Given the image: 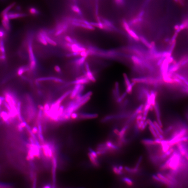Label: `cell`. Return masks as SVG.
I'll return each instance as SVG.
<instances>
[{"mask_svg":"<svg viewBox=\"0 0 188 188\" xmlns=\"http://www.w3.org/2000/svg\"><path fill=\"white\" fill-rule=\"evenodd\" d=\"M180 155L177 152H173L171 157L161 166L162 170L170 169L173 173H176L181 165Z\"/></svg>","mask_w":188,"mask_h":188,"instance_id":"1","label":"cell"},{"mask_svg":"<svg viewBox=\"0 0 188 188\" xmlns=\"http://www.w3.org/2000/svg\"><path fill=\"white\" fill-rule=\"evenodd\" d=\"M4 94L6 102L10 106L12 112L17 115L16 105L19 100L16 94L10 90H7L4 92Z\"/></svg>","mask_w":188,"mask_h":188,"instance_id":"2","label":"cell"},{"mask_svg":"<svg viewBox=\"0 0 188 188\" xmlns=\"http://www.w3.org/2000/svg\"><path fill=\"white\" fill-rule=\"evenodd\" d=\"M26 100L27 105L25 109V113L27 120L28 122H30L35 117L36 109L32 97L29 95H27L26 97Z\"/></svg>","mask_w":188,"mask_h":188,"instance_id":"3","label":"cell"},{"mask_svg":"<svg viewBox=\"0 0 188 188\" xmlns=\"http://www.w3.org/2000/svg\"><path fill=\"white\" fill-rule=\"evenodd\" d=\"M28 51L29 59L30 70L33 71L35 70L37 65L36 59L33 52L32 46V40L30 38L28 41Z\"/></svg>","mask_w":188,"mask_h":188,"instance_id":"4","label":"cell"},{"mask_svg":"<svg viewBox=\"0 0 188 188\" xmlns=\"http://www.w3.org/2000/svg\"><path fill=\"white\" fill-rule=\"evenodd\" d=\"M43 154L45 158L48 159H52L54 156V150L51 145L49 144L44 143L41 145Z\"/></svg>","mask_w":188,"mask_h":188,"instance_id":"5","label":"cell"},{"mask_svg":"<svg viewBox=\"0 0 188 188\" xmlns=\"http://www.w3.org/2000/svg\"><path fill=\"white\" fill-rule=\"evenodd\" d=\"M36 81L37 82L45 81H53L56 83H61L64 82V81L61 78L51 76L40 77L36 79Z\"/></svg>","mask_w":188,"mask_h":188,"instance_id":"6","label":"cell"},{"mask_svg":"<svg viewBox=\"0 0 188 188\" xmlns=\"http://www.w3.org/2000/svg\"><path fill=\"white\" fill-rule=\"evenodd\" d=\"M69 50L73 52H80L82 51H86L84 47L77 42L71 44Z\"/></svg>","mask_w":188,"mask_h":188,"instance_id":"7","label":"cell"},{"mask_svg":"<svg viewBox=\"0 0 188 188\" xmlns=\"http://www.w3.org/2000/svg\"><path fill=\"white\" fill-rule=\"evenodd\" d=\"M10 10L8 13V16L10 20L22 18V17L27 16V14L25 13L10 12Z\"/></svg>","mask_w":188,"mask_h":188,"instance_id":"8","label":"cell"},{"mask_svg":"<svg viewBox=\"0 0 188 188\" xmlns=\"http://www.w3.org/2000/svg\"><path fill=\"white\" fill-rule=\"evenodd\" d=\"M81 84H75L73 90L71 91L70 94V98L71 99L74 100L75 98L77 95L80 93V90Z\"/></svg>","mask_w":188,"mask_h":188,"instance_id":"9","label":"cell"},{"mask_svg":"<svg viewBox=\"0 0 188 188\" xmlns=\"http://www.w3.org/2000/svg\"><path fill=\"white\" fill-rule=\"evenodd\" d=\"M88 79L85 77H79L77 78L75 80L71 82V83L73 84H81L83 85L84 84L87 83L89 82Z\"/></svg>","mask_w":188,"mask_h":188,"instance_id":"10","label":"cell"},{"mask_svg":"<svg viewBox=\"0 0 188 188\" xmlns=\"http://www.w3.org/2000/svg\"><path fill=\"white\" fill-rule=\"evenodd\" d=\"M161 145L163 153L166 152L171 148V146L169 144V140H162Z\"/></svg>","mask_w":188,"mask_h":188,"instance_id":"11","label":"cell"},{"mask_svg":"<svg viewBox=\"0 0 188 188\" xmlns=\"http://www.w3.org/2000/svg\"><path fill=\"white\" fill-rule=\"evenodd\" d=\"M0 117L2 118L3 121L6 124L10 123L11 119L8 112V113L5 111H2V112H1Z\"/></svg>","mask_w":188,"mask_h":188,"instance_id":"12","label":"cell"},{"mask_svg":"<svg viewBox=\"0 0 188 188\" xmlns=\"http://www.w3.org/2000/svg\"><path fill=\"white\" fill-rule=\"evenodd\" d=\"M147 121L148 123V124L149 125V126H151V127H152L154 129V130L156 132L157 134L158 137L160 139H161V140L163 139L164 137L163 136L162 134H161L160 132L159 131V130L157 129V128L156 126L155 125V124L150 119H148L147 120Z\"/></svg>","mask_w":188,"mask_h":188,"instance_id":"13","label":"cell"},{"mask_svg":"<svg viewBox=\"0 0 188 188\" xmlns=\"http://www.w3.org/2000/svg\"><path fill=\"white\" fill-rule=\"evenodd\" d=\"M37 39L38 41L43 45H45V46L48 45V43L46 41L44 35L41 31L39 32L38 33Z\"/></svg>","mask_w":188,"mask_h":188,"instance_id":"14","label":"cell"},{"mask_svg":"<svg viewBox=\"0 0 188 188\" xmlns=\"http://www.w3.org/2000/svg\"><path fill=\"white\" fill-rule=\"evenodd\" d=\"M98 116L96 114L82 113L80 114L79 117L81 119H92L96 118Z\"/></svg>","mask_w":188,"mask_h":188,"instance_id":"15","label":"cell"},{"mask_svg":"<svg viewBox=\"0 0 188 188\" xmlns=\"http://www.w3.org/2000/svg\"><path fill=\"white\" fill-rule=\"evenodd\" d=\"M41 31L42 32L44 35L48 43L49 44L51 45H52V46H57V42L53 40H52V39H51V38L48 35V33H47L46 31L44 30H42Z\"/></svg>","mask_w":188,"mask_h":188,"instance_id":"16","label":"cell"},{"mask_svg":"<svg viewBox=\"0 0 188 188\" xmlns=\"http://www.w3.org/2000/svg\"><path fill=\"white\" fill-rule=\"evenodd\" d=\"M177 145L180 154L182 156H185L186 153L188 151L185 146L182 144L181 142L178 143Z\"/></svg>","mask_w":188,"mask_h":188,"instance_id":"17","label":"cell"},{"mask_svg":"<svg viewBox=\"0 0 188 188\" xmlns=\"http://www.w3.org/2000/svg\"><path fill=\"white\" fill-rule=\"evenodd\" d=\"M21 102L20 101H18L16 105L17 117L19 120L20 122L23 121V118L21 116Z\"/></svg>","mask_w":188,"mask_h":188,"instance_id":"18","label":"cell"},{"mask_svg":"<svg viewBox=\"0 0 188 188\" xmlns=\"http://www.w3.org/2000/svg\"><path fill=\"white\" fill-rule=\"evenodd\" d=\"M29 67H27V66H21L19 67L17 69V74L18 76H21L25 72L29 71Z\"/></svg>","mask_w":188,"mask_h":188,"instance_id":"19","label":"cell"},{"mask_svg":"<svg viewBox=\"0 0 188 188\" xmlns=\"http://www.w3.org/2000/svg\"><path fill=\"white\" fill-rule=\"evenodd\" d=\"M157 176L160 177V178L162 179L163 180H164L166 183L167 185H174V183L171 180H170L167 177L164 176L161 173H158L157 174Z\"/></svg>","mask_w":188,"mask_h":188,"instance_id":"20","label":"cell"},{"mask_svg":"<svg viewBox=\"0 0 188 188\" xmlns=\"http://www.w3.org/2000/svg\"><path fill=\"white\" fill-rule=\"evenodd\" d=\"M129 127V126L128 125H125V126H124L120 131L119 134L118 135L119 139H121V138L124 137L127 131V130L128 129Z\"/></svg>","mask_w":188,"mask_h":188,"instance_id":"21","label":"cell"},{"mask_svg":"<svg viewBox=\"0 0 188 188\" xmlns=\"http://www.w3.org/2000/svg\"><path fill=\"white\" fill-rule=\"evenodd\" d=\"M88 155L90 160V161L94 165V166H96V167H98L99 165V163L98 162V161L97 160V159H96V158L94 157L90 152L88 154Z\"/></svg>","mask_w":188,"mask_h":188,"instance_id":"22","label":"cell"},{"mask_svg":"<svg viewBox=\"0 0 188 188\" xmlns=\"http://www.w3.org/2000/svg\"><path fill=\"white\" fill-rule=\"evenodd\" d=\"M71 9L74 12L77 14L79 16H81L83 15L82 11L78 6L76 5H73L71 7Z\"/></svg>","mask_w":188,"mask_h":188,"instance_id":"23","label":"cell"},{"mask_svg":"<svg viewBox=\"0 0 188 188\" xmlns=\"http://www.w3.org/2000/svg\"><path fill=\"white\" fill-rule=\"evenodd\" d=\"M106 145L109 148L112 149L114 151H116L118 150L119 149V147L115 145L114 144H113V142L110 141H107L106 142Z\"/></svg>","mask_w":188,"mask_h":188,"instance_id":"24","label":"cell"},{"mask_svg":"<svg viewBox=\"0 0 188 188\" xmlns=\"http://www.w3.org/2000/svg\"><path fill=\"white\" fill-rule=\"evenodd\" d=\"M155 111L156 116L157 122L160 125V126L162 128L163 127V125H162V123L161 121V120L160 111H159V107L157 106H155Z\"/></svg>","mask_w":188,"mask_h":188,"instance_id":"25","label":"cell"},{"mask_svg":"<svg viewBox=\"0 0 188 188\" xmlns=\"http://www.w3.org/2000/svg\"><path fill=\"white\" fill-rule=\"evenodd\" d=\"M86 57H81L80 58L76 59L75 61V64L77 66H80L83 64L85 62Z\"/></svg>","mask_w":188,"mask_h":188,"instance_id":"26","label":"cell"},{"mask_svg":"<svg viewBox=\"0 0 188 188\" xmlns=\"http://www.w3.org/2000/svg\"><path fill=\"white\" fill-rule=\"evenodd\" d=\"M141 142L145 145L147 146L154 145L155 144L154 140L151 139H144L142 140Z\"/></svg>","mask_w":188,"mask_h":188,"instance_id":"27","label":"cell"},{"mask_svg":"<svg viewBox=\"0 0 188 188\" xmlns=\"http://www.w3.org/2000/svg\"><path fill=\"white\" fill-rule=\"evenodd\" d=\"M124 169L125 171L130 173H135L138 172L139 169L136 168L135 167L134 168H131L129 167H124Z\"/></svg>","mask_w":188,"mask_h":188,"instance_id":"28","label":"cell"},{"mask_svg":"<svg viewBox=\"0 0 188 188\" xmlns=\"http://www.w3.org/2000/svg\"><path fill=\"white\" fill-rule=\"evenodd\" d=\"M27 125V123L26 122L22 121L17 126V130L21 132L23 131L24 129L26 127Z\"/></svg>","mask_w":188,"mask_h":188,"instance_id":"29","label":"cell"},{"mask_svg":"<svg viewBox=\"0 0 188 188\" xmlns=\"http://www.w3.org/2000/svg\"><path fill=\"white\" fill-rule=\"evenodd\" d=\"M29 12L30 14L33 16L38 15L40 13V12L35 7H31L30 8Z\"/></svg>","mask_w":188,"mask_h":188,"instance_id":"30","label":"cell"},{"mask_svg":"<svg viewBox=\"0 0 188 188\" xmlns=\"http://www.w3.org/2000/svg\"><path fill=\"white\" fill-rule=\"evenodd\" d=\"M173 151H174V149L173 148H170L166 152L164 153L161 156V158L162 159H165L167 157L171 155Z\"/></svg>","mask_w":188,"mask_h":188,"instance_id":"31","label":"cell"},{"mask_svg":"<svg viewBox=\"0 0 188 188\" xmlns=\"http://www.w3.org/2000/svg\"><path fill=\"white\" fill-rule=\"evenodd\" d=\"M122 180L127 185L129 186H132L133 185V182L130 178L128 177H124L122 179Z\"/></svg>","mask_w":188,"mask_h":188,"instance_id":"32","label":"cell"},{"mask_svg":"<svg viewBox=\"0 0 188 188\" xmlns=\"http://www.w3.org/2000/svg\"><path fill=\"white\" fill-rule=\"evenodd\" d=\"M113 172L116 175H121L123 174L122 171L120 170L118 167L116 166H114L113 168Z\"/></svg>","mask_w":188,"mask_h":188,"instance_id":"33","label":"cell"},{"mask_svg":"<svg viewBox=\"0 0 188 188\" xmlns=\"http://www.w3.org/2000/svg\"><path fill=\"white\" fill-rule=\"evenodd\" d=\"M65 39L67 42L72 43V44L77 42V41L75 40V39H73V38H72L69 36H65Z\"/></svg>","mask_w":188,"mask_h":188,"instance_id":"34","label":"cell"},{"mask_svg":"<svg viewBox=\"0 0 188 188\" xmlns=\"http://www.w3.org/2000/svg\"><path fill=\"white\" fill-rule=\"evenodd\" d=\"M65 32V30L63 28H61L60 29L57 30L56 31V32L54 33V35L56 36H57L59 35H61L63 33H64Z\"/></svg>","mask_w":188,"mask_h":188,"instance_id":"35","label":"cell"},{"mask_svg":"<svg viewBox=\"0 0 188 188\" xmlns=\"http://www.w3.org/2000/svg\"><path fill=\"white\" fill-rule=\"evenodd\" d=\"M43 106H44V110H43V112H49L50 110L51 105H49V104L48 102L45 103Z\"/></svg>","mask_w":188,"mask_h":188,"instance_id":"36","label":"cell"},{"mask_svg":"<svg viewBox=\"0 0 188 188\" xmlns=\"http://www.w3.org/2000/svg\"><path fill=\"white\" fill-rule=\"evenodd\" d=\"M149 129L150 130V132H151V133L152 134L153 136L155 138H157L158 137L157 134L156 132L155 131L154 129L151 127V126H149Z\"/></svg>","mask_w":188,"mask_h":188,"instance_id":"37","label":"cell"},{"mask_svg":"<svg viewBox=\"0 0 188 188\" xmlns=\"http://www.w3.org/2000/svg\"><path fill=\"white\" fill-rule=\"evenodd\" d=\"M79 115L77 113L75 112L71 114L70 115V119L72 120H75L78 118Z\"/></svg>","mask_w":188,"mask_h":188,"instance_id":"38","label":"cell"},{"mask_svg":"<svg viewBox=\"0 0 188 188\" xmlns=\"http://www.w3.org/2000/svg\"><path fill=\"white\" fill-rule=\"evenodd\" d=\"M153 122L154 124H155V125H156V126L158 130H159L161 134H163V130H162V127L160 126V125L158 123V122H157L155 121L154 122Z\"/></svg>","mask_w":188,"mask_h":188,"instance_id":"39","label":"cell"},{"mask_svg":"<svg viewBox=\"0 0 188 188\" xmlns=\"http://www.w3.org/2000/svg\"><path fill=\"white\" fill-rule=\"evenodd\" d=\"M142 158H143V157H142V156H140L139 157L137 163L136 164V166L135 167V168L139 169V167L141 163V162L142 161Z\"/></svg>","mask_w":188,"mask_h":188,"instance_id":"40","label":"cell"},{"mask_svg":"<svg viewBox=\"0 0 188 188\" xmlns=\"http://www.w3.org/2000/svg\"><path fill=\"white\" fill-rule=\"evenodd\" d=\"M80 55V52H73L67 54L66 56L67 57H76Z\"/></svg>","mask_w":188,"mask_h":188,"instance_id":"41","label":"cell"},{"mask_svg":"<svg viewBox=\"0 0 188 188\" xmlns=\"http://www.w3.org/2000/svg\"><path fill=\"white\" fill-rule=\"evenodd\" d=\"M108 152L107 151L105 150H97V153L98 155H104Z\"/></svg>","mask_w":188,"mask_h":188,"instance_id":"42","label":"cell"},{"mask_svg":"<svg viewBox=\"0 0 188 188\" xmlns=\"http://www.w3.org/2000/svg\"><path fill=\"white\" fill-rule=\"evenodd\" d=\"M89 151L90 152V153H91V154L94 157H95V158H96V159H97L98 155L97 154V152H95L94 150H93L92 149H90Z\"/></svg>","mask_w":188,"mask_h":188,"instance_id":"43","label":"cell"},{"mask_svg":"<svg viewBox=\"0 0 188 188\" xmlns=\"http://www.w3.org/2000/svg\"><path fill=\"white\" fill-rule=\"evenodd\" d=\"M54 70L57 73H61V69L60 66L58 65H56L54 67Z\"/></svg>","mask_w":188,"mask_h":188,"instance_id":"44","label":"cell"},{"mask_svg":"<svg viewBox=\"0 0 188 188\" xmlns=\"http://www.w3.org/2000/svg\"><path fill=\"white\" fill-rule=\"evenodd\" d=\"M154 140L155 143V144H160L162 140L161 139H160L159 138L157 137V138H156Z\"/></svg>","mask_w":188,"mask_h":188,"instance_id":"45","label":"cell"},{"mask_svg":"<svg viewBox=\"0 0 188 188\" xmlns=\"http://www.w3.org/2000/svg\"><path fill=\"white\" fill-rule=\"evenodd\" d=\"M148 124V123L147 121H145L144 123V124H143V125H142V128H141V131H143V130H144L146 128V126H147V125Z\"/></svg>","mask_w":188,"mask_h":188,"instance_id":"46","label":"cell"},{"mask_svg":"<svg viewBox=\"0 0 188 188\" xmlns=\"http://www.w3.org/2000/svg\"><path fill=\"white\" fill-rule=\"evenodd\" d=\"M32 131L33 134H36L38 133V128L36 127H33Z\"/></svg>","mask_w":188,"mask_h":188,"instance_id":"47","label":"cell"},{"mask_svg":"<svg viewBox=\"0 0 188 188\" xmlns=\"http://www.w3.org/2000/svg\"><path fill=\"white\" fill-rule=\"evenodd\" d=\"M167 177L168 178V179H169L170 180H172L173 182V181H175V180L174 179V178L171 175H169V174H168L167 175Z\"/></svg>","mask_w":188,"mask_h":188,"instance_id":"48","label":"cell"},{"mask_svg":"<svg viewBox=\"0 0 188 188\" xmlns=\"http://www.w3.org/2000/svg\"><path fill=\"white\" fill-rule=\"evenodd\" d=\"M5 100L4 97L0 96V106L2 105Z\"/></svg>","mask_w":188,"mask_h":188,"instance_id":"49","label":"cell"},{"mask_svg":"<svg viewBox=\"0 0 188 188\" xmlns=\"http://www.w3.org/2000/svg\"><path fill=\"white\" fill-rule=\"evenodd\" d=\"M114 133H115V134H116V135H118V134H119V132H120V131H118V129H117L115 128L114 129Z\"/></svg>","mask_w":188,"mask_h":188,"instance_id":"50","label":"cell"},{"mask_svg":"<svg viewBox=\"0 0 188 188\" xmlns=\"http://www.w3.org/2000/svg\"><path fill=\"white\" fill-rule=\"evenodd\" d=\"M38 108L39 109V110H42L43 111L44 110V106L42 105H39L38 106Z\"/></svg>","mask_w":188,"mask_h":188,"instance_id":"51","label":"cell"},{"mask_svg":"<svg viewBox=\"0 0 188 188\" xmlns=\"http://www.w3.org/2000/svg\"><path fill=\"white\" fill-rule=\"evenodd\" d=\"M118 168L121 171H122L123 170V167L122 165H120V166H118Z\"/></svg>","mask_w":188,"mask_h":188,"instance_id":"52","label":"cell"},{"mask_svg":"<svg viewBox=\"0 0 188 188\" xmlns=\"http://www.w3.org/2000/svg\"><path fill=\"white\" fill-rule=\"evenodd\" d=\"M185 156V158H186V159L188 160V151L186 153Z\"/></svg>","mask_w":188,"mask_h":188,"instance_id":"53","label":"cell"},{"mask_svg":"<svg viewBox=\"0 0 188 188\" xmlns=\"http://www.w3.org/2000/svg\"><path fill=\"white\" fill-rule=\"evenodd\" d=\"M51 188V187H50V185H48L45 186L44 187V188Z\"/></svg>","mask_w":188,"mask_h":188,"instance_id":"54","label":"cell"},{"mask_svg":"<svg viewBox=\"0 0 188 188\" xmlns=\"http://www.w3.org/2000/svg\"><path fill=\"white\" fill-rule=\"evenodd\" d=\"M0 113H1V108H0Z\"/></svg>","mask_w":188,"mask_h":188,"instance_id":"55","label":"cell"},{"mask_svg":"<svg viewBox=\"0 0 188 188\" xmlns=\"http://www.w3.org/2000/svg\"><path fill=\"white\" fill-rule=\"evenodd\" d=\"M5 0H0V1H5Z\"/></svg>","mask_w":188,"mask_h":188,"instance_id":"56","label":"cell"}]
</instances>
